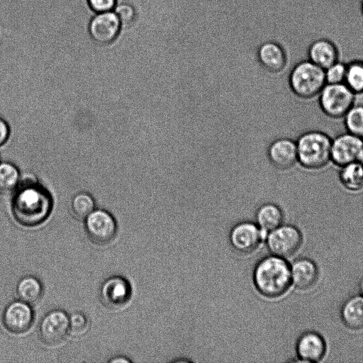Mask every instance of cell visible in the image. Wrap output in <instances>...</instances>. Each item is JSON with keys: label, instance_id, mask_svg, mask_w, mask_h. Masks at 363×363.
I'll use <instances>...</instances> for the list:
<instances>
[{"label": "cell", "instance_id": "obj_13", "mask_svg": "<svg viewBox=\"0 0 363 363\" xmlns=\"http://www.w3.org/2000/svg\"><path fill=\"white\" fill-rule=\"evenodd\" d=\"M121 24L115 12L99 13L90 21L89 32L92 40L99 45L113 42L121 30Z\"/></svg>", "mask_w": 363, "mask_h": 363}, {"label": "cell", "instance_id": "obj_1", "mask_svg": "<svg viewBox=\"0 0 363 363\" xmlns=\"http://www.w3.org/2000/svg\"><path fill=\"white\" fill-rule=\"evenodd\" d=\"M52 208L50 194L37 183H23L16 189L12 211L21 225L26 227L40 225L48 218Z\"/></svg>", "mask_w": 363, "mask_h": 363}, {"label": "cell", "instance_id": "obj_10", "mask_svg": "<svg viewBox=\"0 0 363 363\" xmlns=\"http://www.w3.org/2000/svg\"><path fill=\"white\" fill-rule=\"evenodd\" d=\"M131 296V286L128 281L121 276H112L106 279L99 289L101 303L111 310L125 306Z\"/></svg>", "mask_w": 363, "mask_h": 363}, {"label": "cell", "instance_id": "obj_9", "mask_svg": "<svg viewBox=\"0 0 363 363\" xmlns=\"http://www.w3.org/2000/svg\"><path fill=\"white\" fill-rule=\"evenodd\" d=\"M363 151V138L346 132L332 139L331 162L340 167L357 162Z\"/></svg>", "mask_w": 363, "mask_h": 363}, {"label": "cell", "instance_id": "obj_29", "mask_svg": "<svg viewBox=\"0 0 363 363\" xmlns=\"http://www.w3.org/2000/svg\"><path fill=\"white\" fill-rule=\"evenodd\" d=\"M69 331L75 335L84 333L88 328L89 320L82 312H74L69 316Z\"/></svg>", "mask_w": 363, "mask_h": 363}, {"label": "cell", "instance_id": "obj_22", "mask_svg": "<svg viewBox=\"0 0 363 363\" xmlns=\"http://www.w3.org/2000/svg\"><path fill=\"white\" fill-rule=\"evenodd\" d=\"M16 293L19 298L29 304L38 302L43 294V286L35 277L26 275L16 284Z\"/></svg>", "mask_w": 363, "mask_h": 363}, {"label": "cell", "instance_id": "obj_2", "mask_svg": "<svg viewBox=\"0 0 363 363\" xmlns=\"http://www.w3.org/2000/svg\"><path fill=\"white\" fill-rule=\"evenodd\" d=\"M253 280L261 294L269 298L279 297L287 291L291 284V268L282 257L269 256L256 265Z\"/></svg>", "mask_w": 363, "mask_h": 363}, {"label": "cell", "instance_id": "obj_24", "mask_svg": "<svg viewBox=\"0 0 363 363\" xmlns=\"http://www.w3.org/2000/svg\"><path fill=\"white\" fill-rule=\"evenodd\" d=\"M344 83L355 94L363 93V61L354 60L346 64Z\"/></svg>", "mask_w": 363, "mask_h": 363}, {"label": "cell", "instance_id": "obj_21", "mask_svg": "<svg viewBox=\"0 0 363 363\" xmlns=\"http://www.w3.org/2000/svg\"><path fill=\"white\" fill-rule=\"evenodd\" d=\"M341 317L347 328L352 330L363 328V296L348 299L342 308Z\"/></svg>", "mask_w": 363, "mask_h": 363}, {"label": "cell", "instance_id": "obj_17", "mask_svg": "<svg viewBox=\"0 0 363 363\" xmlns=\"http://www.w3.org/2000/svg\"><path fill=\"white\" fill-rule=\"evenodd\" d=\"M296 350L298 357L305 362H318L325 352L323 337L315 332L303 334L298 340Z\"/></svg>", "mask_w": 363, "mask_h": 363}, {"label": "cell", "instance_id": "obj_28", "mask_svg": "<svg viewBox=\"0 0 363 363\" xmlns=\"http://www.w3.org/2000/svg\"><path fill=\"white\" fill-rule=\"evenodd\" d=\"M324 71L326 84L344 83L346 73V64L338 60L324 69Z\"/></svg>", "mask_w": 363, "mask_h": 363}, {"label": "cell", "instance_id": "obj_8", "mask_svg": "<svg viewBox=\"0 0 363 363\" xmlns=\"http://www.w3.org/2000/svg\"><path fill=\"white\" fill-rule=\"evenodd\" d=\"M267 242L274 255L288 257L298 251L302 242V236L293 225H279L269 234Z\"/></svg>", "mask_w": 363, "mask_h": 363}, {"label": "cell", "instance_id": "obj_15", "mask_svg": "<svg viewBox=\"0 0 363 363\" xmlns=\"http://www.w3.org/2000/svg\"><path fill=\"white\" fill-rule=\"evenodd\" d=\"M257 54L259 63L266 71L272 74H284L286 71L287 55L279 43L265 42L259 46Z\"/></svg>", "mask_w": 363, "mask_h": 363}, {"label": "cell", "instance_id": "obj_4", "mask_svg": "<svg viewBox=\"0 0 363 363\" xmlns=\"http://www.w3.org/2000/svg\"><path fill=\"white\" fill-rule=\"evenodd\" d=\"M325 84L324 69L309 60L296 63L287 74L290 92L303 100L318 96Z\"/></svg>", "mask_w": 363, "mask_h": 363}, {"label": "cell", "instance_id": "obj_7", "mask_svg": "<svg viewBox=\"0 0 363 363\" xmlns=\"http://www.w3.org/2000/svg\"><path fill=\"white\" fill-rule=\"evenodd\" d=\"M69 332V315L62 310L54 309L48 312L39 325L41 341L49 346L61 344Z\"/></svg>", "mask_w": 363, "mask_h": 363}, {"label": "cell", "instance_id": "obj_3", "mask_svg": "<svg viewBox=\"0 0 363 363\" xmlns=\"http://www.w3.org/2000/svg\"><path fill=\"white\" fill-rule=\"evenodd\" d=\"M298 164L308 170H318L331 162L332 139L320 130H309L296 140Z\"/></svg>", "mask_w": 363, "mask_h": 363}, {"label": "cell", "instance_id": "obj_23", "mask_svg": "<svg viewBox=\"0 0 363 363\" xmlns=\"http://www.w3.org/2000/svg\"><path fill=\"white\" fill-rule=\"evenodd\" d=\"M19 172L13 164L0 163V194H8L18 188Z\"/></svg>", "mask_w": 363, "mask_h": 363}, {"label": "cell", "instance_id": "obj_33", "mask_svg": "<svg viewBox=\"0 0 363 363\" xmlns=\"http://www.w3.org/2000/svg\"><path fill=\"white\" fill-rule=\"evenodd\" d=\"M357 162H359L363 164V151L362 152Z\"/></svg>", "mask_w": 363, "mask_h": 363}, {"label": "cell", "instance_id": "obj_35", "mask_svg": "<svg viewBox=\"0 0 363 363\" xmlns=\"http://www.w3.org/2000/svg\"><path fill=\"white\" fill-rule=\"evenodd\" d=\"M361 11H362V13L363 15V0L362 1V3H361Z\"/></svg>", "mask_w": 363, "mask_h": 363}, {"label": "cell", "instance_id": "obj_16", "mask_svg": "<svg viewBox=\"0 0 363 363\" xmlns=\"http://www.w3.org/2000/svg\"><path fill=\"white\" fill-rule=\"evenodd\" d=\"M308 57L311 62L325 69L338 61L339 52L332 41L320 38L310 45Z\"/></svg>", "mask_w": 363, "mask_h": 363}, {"label": "cell", "instance_id": "obj_30", "mask_svg": "<svg viewBox=\"0 0 363 363\" xmlns=\"http://www.w3.org/2000/svg\"><path fill=\"white\" fill-rule=\"evenodd\" d=\"M89 6L94 12L111 11L116 6V0H87Z\"/></svg>", "mask_w": 363, "mask_h": 363}, {"label": "cell", "instance_id": "obj_26", "mask_svg": "<svg viewBox=\"0 0 363 363\" xmlns=\"http://www.w3.org/2000/svg\"><path fill=\"white\" fill-rule=\"evenodd\" d=\"M70 206L72 214L78 219L84 220L94 210L95 203L90 194L80 192L73 196Z\"/></svg>", "mask_w": 363, "mask_h": 363}, {"label": "cell", "instance_id": "obj_34", "mask_svg": "<svg viewBox=\"0 0 363 363\" xmlns=\"http://www.w3.org/2000/svg\"><path fill=\"white\" fill-rule=\"evenodd\" d=\"M360 290H361V292L363 296V279H362L361 283H360Z\"/></svg>", "mask_w": 363, "mask_h": 363}, {"label": "cell", "instance_id": "obj_18", "mask_svg": "<svg viewBox=\"0 0 363 363\" xmlns=\"http://www.w3.org/2000/svg\"><path fill=\"white\" fill-rule=\"evenodd\" d=\"M291 281L302 290L311 288L317 281L318 271L315 263L309 259H296L291 267Z\"/></svg>", "mask_w": 363, "mask_h": 363}, {"label": "cell", "instance_id": "obj_19", "mask_svg": "<svg viewBox=\"0 0 363 363\" xmlns=\"http://www.w3.org/2000/svg\"><path fill=\"white\" fill-rule=\"evenodd\" d=\"M257 225L264 233L272 230L281 225L284 213L280 206L274 202H264L255 211Z\"/></svg>", "mask_w": 363, "mask_h": 363}, {"label": "cell", "instance_id": "obj_31", "mask_svg": "<svg viewBox=\"0 0 363 363\" xmlns=\"http://www.w3.org/2000/svg\"><path fill=\"white\" fill-rule=\"evenodd\" d=\"M9 127L7 123L0 118V146L3 145L9 136Z\"/></svg>", "mask_w": 363, "mask_h": 363}, {"label": "cell", "instance_id": "obj_32", "mask_svg": "<svg viewBox=\"0 0 363 363\" xmlns=\"http://www.w3.org/2000/svg\"><path fill=\"white\" fill-rule=\"evenodd\" d=\"M110 362H130V360L125 357H116L109 360Z\"/></svg>", "mask_w": 363, "mask_h": 363}, {"label": "cell", "instance_id": "obj_20", "mask_svg": "<svg viewBox=\"0 0 363 363\" xmlns=\"http://www.w3.org/2000/svg\"><path fill=\"white\" fill-rule=\"evenodd\" d=\"M341 185L347 191L357 192L363 190V164L354 162L340 167L338 173Z\"/></svg>", "mask_w": 363, "mask_h": 363}, {"label": "cell", "instance_id": "obj_27", "mask_svg": "<svg viewBox=\"0 0 363 363\" xmlns=\"http://www.w3.org/2000/svg\"><path fill=\"white\" fill-rule=\"evenodd\" d=\"M114 12L119 19L121 26L130 27L137 21V10L130 4L123 3L116 6Z\"/></svg>", "mask_w": 363, "mask_h": 363}, {"label": "cell", "instance_id": "obj_12", "mask_svg": "<svg viewBox=\"0 0 363 363\" xmlns=\"http://www.w3.org/2000/svg\"><path fill=\"white\" fill-rule=\"evenodd\" d=\"M271 164L281 172H289L298 164L296 140L281 137L273 140L267 150Z\"/></svg>", "mask_w": 363, "mask_h": 363}, {"label": "cell", "instance_id": "obj_6", "mask_svg": "<svg viewBox=\"0 0 363 363\" xmlns=\"http://www.w3.org/2000/svg\"><path fill=\"white\" fill-rule=\"evenodd\" d=\"M84 228L89 239L99 245L111 242L117 233L115 218L104 209H94L84 219Z\"/></svg>", "mask_w": 363, "mask_h": 363}, {"label": "cell", "instance_id": "obj_11", "mask_svg": "<svg viewBox=\"0 0 363 363\" xmlns=\"http://www.w3.org/2000/svg\"><path fill=\"white\" fill-rule=\"evenodd\" d=\"M34 320V312L30 304L16 300L10 302L4 308L2 322L7 330L21 334L30 329Z\"/></svg>", "mask_w": 363, "mask_h": 363}, {"label": "cell", "instance_id": "obj_5", "mask_svg": "<svg viewBox=\"0 0 363 363\" xmlns=\"http://www.w3.org/2000/svg\"><path fill=\"white\" fill-rule=\"evenodd\" d=\"M323 113L333 119L343 118L355 103V94L345 83L325 84L318 94Z\"/></svg>", "mask_w": 363, "mask_h": 363}, {"label": "cell", "instance_id": "obj_25", "mask_svg": "<svg viewBox=\"0 0 363 363\" xmlns=\"http://www.w3.org/2000/svg\"><path fill=\"white\" fill-rule=\"evenodd\" d=\"M343 118L347 132L363 138V104L355 103Z\"/></svg>", "mask_w": 363, "mask_h": 363}, {"label": "cell", "instance_id": "obj_14", "mask_svg": "<svg viewBox=\"0 0 363 363\" xmlns=\"http://www.w3.org/2000/svg\"><path fill=\"white\" fill-rule=\"evenodd\" d=\"M263 233L264 231L257 225L252 222H240L231 230L230 244L240 252L250 253L257 248L264 238Z\"/></svg>", "mask_w": 363, "mask_h": 363}]
</instances>
